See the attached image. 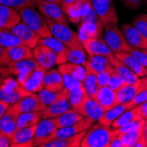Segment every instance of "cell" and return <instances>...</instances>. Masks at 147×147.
I'll return each mask as SVG.
<instances>
[{
  "label": "cell",
  "mask_w": 147,
  "mask_h": 147,
  "mask_svg": "<svg viewBox=\"0 0 147 147\" xmlns=\"http://www.w3.org/2000/svg\"><path fill=\"white\" fill-rule=\"evenodd\" d=\"M120 134V129L100 123L93 124L81 141V147H109L112 140Z\"/></svg>",
  "instance_id": "obj_1"
},
{
  "label": "cell",
  "mask_w": 147,
  "mask_h": 147,
  "mask_svg": "<svg viewBox=\"0 0 147 147\" xmlns=\"http://www.w3.org/2000/svg\"><path fill=\"white\" fill-rule=\"evenodd\" d=\"M84 12L80 17V24L78 26V35L81 41L91 37H101L104 33V25L92 8L90 1L83 5Z\"/></svg>",
  "instance_id": "obj_2"
},
{
  "label": "cell",
  "mask_w": 147,
  "mask_h": 147,
  "mask_svg": "<svg viewBox=\"0 0 147 147\" xmlns=\"http://www.w3.org/2000/svg\"><path fill=\"white\" fill-rule=\"evenodd\" d=\"M52 36L63 42L71 50H86L78 33L71 29L68 26L47 19Z\"/></svg>",
  "instance_id": "obj_3"
},
{
  "label": "cell",
  "mask_w": 147,
  "mask_h": 147,
  "mask_svg": "<svg viewBox=\"0 0 147 147\" xmlns=\"http://www.w3.org/2000/svg\"><path fill=\"white\" fill-rule=\"evenodd\" d=\"M21 16L22 22L28 25L34 32H36L41 38L51 37L49 26L47 19L39 11L34 8H25L19 11Z\"/></svg>",
  "instance_id": "obj_4"
},
{
  "label": "cell",
  "mask_w": 147,
  "mask_h": 147,
  "mask_svg": "<svg viewBox=\"0 0 147 147\" xmlns=\"http://www.w3.org/2000/svg\"><path fill=\"white\" fill-rule=\"evenodd\" d=\"M104 41L109 45L111 50L115 52H129L130 45L127 42L123 32L119 29L117 23H109L104 26Z\"/></svg>",
  "instance_id": "obj_5"
},
{
  "label": "cell",
  "mask_w": 147,
  "mask_h": 147,
  "mask_svg": "<svg viewBox=\"0 0 147 147\" xmlns=\"http://www.w3.org/2000/svg\"><path fill=\"white\" fill-rule=\"evenodd\" d=\"M32 94L26 91L17 81V79L9 77L0 86V100L8 102L10 105L19 102L21 99Z\"/></svg>",
  "instance_id": "obj_6"
},
{
  "label": "cell",
  "mask_w": 147,
  "mask_h": 147,
  "mask_svg": "<svg viewBox=\"0 0 147 147\" xmlns=\"http://www.w3.org/2000/svg\"><path fill=\"white\" fill-rule=\"evenodd\" d=\"M57 129L53 119H42L37 125L34 138V146L44 147L48 143L57 138Z\"/></svg>",
  "instance_id": "obj_7"
},
{
  "label": "cell",
  "mask_w": 147,
  "mask_h": 147,
  "mask_svg": "<svg viewBox=\"0 0 147 147\" xmlns=\"http://www.w3.org/2000/svg\"><path fill=\"white\" fill-rule=\"evenodd\" d=\"M46 71L47 70L41 66L31 72L17 76L16 79L18 83L26 91L35 93L44 89V76Z\"/></svg>",
  "instance_id": "obj_8"
},
{
  "label": "cell",
  "mask_w": 147,
  "mask_h": 147,
  "mask_svg": "<svg viewBox=\"0 0 147 147\" xmlns=\"http://www.w3.org/2000/svg\"><path fill=\"white\" fill-rule=\"evenodd\" d=\"M92 8L101 20L103 25L118 23V15L114 0H89Z\"/></svg>",
  "instance_id": "obj_9"
},
{
  "label": "cell",
  "mask_w": 147,
  "mask_h": 147,
  "mask_svg": "<svg viewBox=\"0 0 147 147\" xmlns=\"http://www.w3.org/2000/svg\"><path fill=\"white\" fill-rule=\"evenodd\" d=\"M20 111L16 103L11 104L9 108L0 119V131L5 134L9 139L18 129L17 122L18 117L20 115Z\"/></svg>",
  "instance_id": "obj_10"
},
{
  "label": "cell",
  "mask_w": 147,
  "mask_h": 147,
  "mask_svg": "<svg viewBox=\"0 0 147 147\" xmlns=\"http://www.w3.org/2000/svg\"><path fill=\"white\" fill-rule=\"evenodd\" d=\"M36 7L42 14L49 20H54L68 26V20L60 4L48 2L45 0H37Z\"/></svg>",
  "instance_id": "obj_11"
},
{
  "label": "cell",
  "mask_w": 147,
  "mask_h": 147,
  "mask_svg": "<svg viewBox=\"0 0 147 147\" xmlns=\"http://www.w3.org/2000/svg\"><path fill=\"white\" fill-rule=\"evenodd\" d=\"M82 44L88 56H104L110 57L114 52L101 37H91L82 40Z\"/></svg>",
  "instance_id": "obj_12"
},
{
  "label": "cell",
  "mask_w": 147,
  "mask_h": 147,
  "mask_svg": "<svg viewBox=\"0 0 147 147\" xmlns=\"http://www.w3.org/2000/svg\"><path fill=\"white\" fill-rule=\"evenodd\" d=\"M33 57L45 70L52 69L57 64V56L49 47L38 44L32 49Z\"/></svg>",
  "instance_id": "obj_13"
},
{
  "label": "cell",
  "mask_w": 147,
  "mask_h": 147,
  "mask_svg": "<svg viewBox=\"0 0 147 147\" xmlns=\"http://www.w3.org/2000/svg\"><path fill=\"white\" fill-rule=\"evenodd\" d=\"M37 125L18 129L10 139L11 147H32Z\"/></svg>",
  "instance_id": "obj_14"
},
{
  "label": "cell",
  "mask_w": 147,
  "mask_h": 147,
  "mask_svg": "<svg viewBox=\"0 0 147 147\" xmlns=\"http://www.w3.org/2000/svg\"><path fill=\"white\" fill-rule=\"evenodd\" d=\"M38 44H43L49 47L55 52L57 56V64L60 65L62 63L69 62V56L71 53V49L66 47L63 42L58 41L55 37H47L41 38Z\"/></svg>",
  "instance_id": "obj_15"
},
{
  "label": "cell",
  "mask_w": 147,
  "mask_h": 147,
  "mask_svg": "<svg viewBox=\"0 0 147 147\" xmlns=\"http://www.w3.org/2000/svg\"><path fill=\"white\" fill-rule=\"evenodd\" d=\"M11 31L20 39L23 44L28 46L31 49L36 47L39 43L40 39H41V36L22 21L15 26L11 29Z\"/></svg>",
  "instance_id": "obj_16"
},
{
  "label": "cell",
  "mask_w": 147,
  "mask_h": 147,
  "mask_svg": "<svg viewBox=\"0 0 147 147\" xmlns=\"http://www.w3.org/2000/svg\"><path fill=\"white\" fill-rule=\"evenodd\" d=\"M21 21L19 11L0 4V28L11 30Z\"/></svg>",
  "instance_id": "obj_17"
},
{
  "label": "cell",
  "mask_w": 147,
  "mask_h": 147,
  "mask_svg": "<svg viewBox=\"0 0 147 147\" xmlns=\"http://www.w3.org/2000/svg\"><path fill=\"white\" fill-rule=\"evenodd\" d=\"M141 91H143L141 78H139L134 84L123 85L121 88L116 91L117 105L132 100Z\"/></svg>",
  "instance_id": "obj_18"
},
{
  "label": "cell",
  "mask_w": 147,
  "mask_h": 147,
  "mask_svg": "<svg viewBox=\"0 0 147 147\" xmlns=\"http://www.w3.org/2000/svg\"><path fill=\"white\" fill-rule=\"evenodd\" d=\"M114 54L120 61H122L127 67H129L133 72H135L139 78H144L147 76V68L129 52L120 51L115 52Z\"/></svg>",
  "instance_id": "obj_19"
},
{
  "label": "cell",
  "mask_w": 147,
  "mask_h": 147,
  "mask_svg": "<svg viewBox=\"0 0 147 147\" xmlns=\"http://www.w3.org/2000/svg\"><path fill=\"white\" fill-rule=\"evenodd\" d=\"M122 29L127 42L131 47L140 49L147 48V38H145L132 24H123Z\"/></svg>",
  "instance_id": "obj_20"
},
{
  "label": "cell",
  "mask_w": 147,
  "mask_h": 147,
  "mask_svg": "<svg viewBox=\"0 0 147 147\" xmlns=\"http://www.w3.org/2000/svg\"><path fill=\"white\" fill-rule=\"evenodd\" d=\"M84 66L86 69H90L95 73L100 72H113L114 66L109 61V57L104 56H87V60Z\"/></svg>",
  "instance_id": "obj_21"
},
{
  "label": "cell",
  "mask_w": 147,
  "mask_h": 147,
  "mask_svg": "<svg viewBox=\"0 0 147 147\" xmlns=\"http://www.w3.org/2000/svg\"><path fill=\"white\" fill-rule=\"evenodd\" d=\"M58 71L61 72L63 78H70L82 83L85 79L86 72V67L84 65L71 62L60 64L58 66Z\"/></svg>",
  "instance_id": "obj_22"
},
{
  "label": "cell",
  "mask_w": 147,
  "mask_h": 147,
  "mask_svg": "<svg viewBox=\"0 0 147 147\" xmlns=\"http://www.w3.org/2000/svg\"><path fill=\"white\" fill-rule=\"evenodd\" d=\"M94 121L90 118L84 117L82 120H80L79 122L67 126L60 128L57 129V138H69L71 136H74L78 133H80L82 131H87L92 125Z\"/></svg>",
  "instance_id": "obj_23"
},
{
  "label": "cell",
  "mask_w": 147,
  "mask_h": 147,
  "mask_svg": "<svg viewBox=\"0 0 147 147\" xmlns=\"http://www.w3.org/2000/svg\"><path fill=\"white\" fill-rule=\"evenodd\" d=\"M71 108V106L69 101V96L62 98L48 106L43 111H42V119H53L58 117Z\"/></svg>",
  "instance_id": "obj_24"
},
{
  "label": "cell",
  "mask_w": 147,
  "mask_h": 147,
  "mask_svg": "<svg viewBox=\"0 0 147 147\" xmlns=\"http://www.w3.org/2000/svg\"><path fill=\"white\" fill-rule=\"evenodd\" d=\"M16 104L18 106L20 113L40 112V111H43L47 108V106L43 104L41 101V100L39 99L37 92L32 93V94L28 96H26Z\"/></svg>",
  "instance_id": "obj_25"
},
{
  "label": "cell",
  "mask_w": 147,
  "mask_h": 147,
  "mask_svg": "<svg viewBox=\"0 0 147 147\" xmlns=\"http://www.w3.org/2000/svg\"><path fill=\"white\" fill-rule=\"evenodd\" d=\"M44 88L50 92H61L64 88L63 79L58 69H49L44 76Z\"/></svg>",
  "instance_id": "obj_26"
},
{
  "label": "cell",
  "mask_w": 147,
  "mask_h": 147,
  "mask_svg": "<svg viewBox=\"0 0 147 147\" xmlns=\"http://www.w3.org/2000/svg\"><path fill=\"white\" fill-rule=\"evenodd\" d=\"M104 112L105 109L102 108V106L96 100L89 97L82 107L81 110L79 111V114L84 117L93 120L94 122H98Z\"/></svg>",
  "instance_id": "obj_27"
},
{
  "label": "cell",
  "mask_w": 147,
  "mask_h": 147,
  "mask_svg": "<svg viewBox=\"0 0 147 147\" xmlns=\"http://www.w3.org/2000/svg\"><path fill=\"white\" fill-rule=\"evenodd\" d=\"M109 59L111 62L112 65L114 66L115 71L123 79L125 84H134L139 78V77L135 72H133L122 61H120L115 56V54L110 57H109Z\"/></svg>",
  "instance_id": "obj_28"
},
{
  "label": "cell",
  "mask_w": 147,
  "mask_h": 147,
  "mask_svg": "<svg viewBox=\"0 0 147 147\" xmlns=\"http://www.w3.org/2000/svg\"><path fill=\"white\" fill-rule=\"evenodd\" d=\"M105 109V111L111 109L117 106L116 103V91L109 87V86H101L96 95L95 99Z\"/></svg>",
  "instance_id": "obj_29"
},
{
  "label": "cell",
  "mask_w": 147,
  "mask_h": 147,
  "mask_svg": "<svg viewBox=\"0 0 147 147\" xmlns=\"http://www.w3.org/2000/svg\"><path fill=\"white\" fill-rule=\"evenodd\" d=\"M9 69L12 74V76H19L20 74H25L31 72L39 67H41V65L38 63V62L34 58H28L18 62H12L9 66Z\"/></svg>",
  "instance_id": "obj_30"
},
{
  "label": "cell",
  "mask_w": 147,
  "mask_h": 147,
  "mask_svg": "<svg viewBox=\"0 0 147 147\" xmlns=\"http://www.w3.org/2000/svg\"><path fill=\"white\" fill-rule=\"evenodd\" d=\"M133 109V108H132V106L129 101L126 102V103L119 104V105L114 107V108H112L111 109L105 111L104 114L102 115V116L100 118L98 123H100L103 125L111 126L115 120H116L123 112H125L129 109Z\"/></svg>",
  "instance_id": "obj_31"
},
{
  "label": "cell",
  "mask_w": 147,
  "mask_h": 147,
  "mask_svg": "<svg viewBox=\"0 0 147 147\" xmlns=\"http://www.w3.org/2000/svg\"><path fill=\"white\" fill-rule=\"evenodd\" d=\"M89 97L90 96L88 95L83 84L78 88L69 91V101L71 103V109L78 114Z\"/></svg>",
  "instance_id": "obj_32"
},
{
  "label": "cell",
  "mask_w": 147,
  "mask_h": 147,
  "mask_svg": "<svg viewBox=\"0 0 147 147\" xmlns=\"http://www.w3.org/2000/svg\"><path fill=\"white\" fill-rule=\"evenodd\" d=\"M86 132L87 131H82L69 138H56L45 144L44 147H79Z\"/></svg>",
  "instance_id": "obj_33"
},
{
  "label": "cell",
  "mask_w": 147,
  "mask_h": 147,
  "mask_svg": "<svg viewBox=\"0 0 147 147\" xmlns=\"http://www.w3.org/2000/svg\"><path fill=\"white\" fill-rule=\"evenodd\" d=\"M142 118H143V116L141 115L140 109L138 106L131 109H129V110L123 112L116 120H115L111 126L115 129H118V128L124 126L131 122L138 121V120H140Z\"/></svg>",
  "instance_id": "obj_34"
},
{
  "label": "cell",
  "mask_w": 147,
  "mask_h": 147,
  "mask_svg": "<svg viewBox=\"0 0 147 147\" xmlns=\"http://www.w3.org/2000/svg\"><path fill=\"white\" fill-rule=\"evenodd\" d=\"M83 118H84L83 115L76 112L74 109H70L69 110H67L65 113L61 115L60 116L53 118V122H54V123L56 124L57 129H60V128L72 125V124L79 122L80 120H82Z\"/></svg>",
  "instance_id": "obj_35"
},
{
  "label": "cell",
  "mask_w": 147,
  "mask_h": 147,
  "mask_svg": "<svg viewBox=\"0 0 147 147\" xmlns=\"http://www.w3.org/2000/svg\"><path fill=\"white\" fill-rule=\"evenodd\" d=\"M86 77L83 81L84 87L86 88L88 95L92 98V99H96V95L100 88V86L99 84L97 75L94 71H92L90 69H86Z\"/></svg>",
  "instance_id": "obj_36"
},
{
  "label": "cell",
  "mask_w": 147,
  "mask_h": 147,
  "mask_svg": "<svg viewBox=\"0 0 147 147\" xmlns=\"http://www.w3.org/2000/svg\"><path fill=\"white\" fill-rule=\"evenodd\" d=\"M8 54L12 62H18L33 57L32 49L25 44H19L7 49Z\"/></svg>",
  "instance_id": "obj_37"
},
{
  "label": "cell",
  "mask_w": 147,
  "mask_h": 147,
  "mask_svg": "<svg viewBox=\"0 0 147 147\" xmlns=\"http://www.w3.org/2000/svg\"><path fill=\"white\" fill-rule=\"evenodd\" d=\"M39 99L41 100V101L45 104L47 107L53 104L54 102L57 101L58 100L64 98V97H68L69 96V90L67 88H63L61 92H50L46 90L45 88L42 89V91H40L37 92Z\"/></svg>",
  "instance_id": "obj_38"
},
{
  "label": "cell",
  "mask_w": 147,
  "mask_h": 147,
  "mask_svg": "<svg viewBox=\"0 0 147 147\" xmlns=\"http://www.w3.org/2000/svg\"><path fill=\"white\" fill-rule=\"evenodd\" d=\"M42 120V111L40 112H25L21 113L18 117L17 128L22 129L31 127L39 123Z\"/></svg>",
  "instance_id": "obj_39"
},
{
  "label": "cell",
  "mask_w": 147,
  "mask_h": 147,
  "mask_svg": "<svg viewBox=\"0 0 147 147\" xmlns=\"http://www.w3.org/2000/svg\"><path fill=\"white\" fill-rule=\"evenodd\" d=\"M0 44L8 49L19 44H22L20 39L10 29L0 28Z\"/></svg>",
  "instance_id": "obj_40"
},
{
  "label": "cell",
  "mask_w": 147,
  "mask_h": 147,
  "mask_svg": "<svg viewBox=\"0 0 147 147\" xmlns=\"http://www.w3.org/2000/svg\"><path fill=\"white\" fill-rule=\"evenodd\" d=\"M144 135V129H142L134 131L121 132L117 137L123 143L125 147H132L133 144Z\"/></svg>",
  "instance_id": "obj_41"
},
{
  "label": "cell",
  "mask_w": 147,
  "mask_h": 147,
  "mask_svg": "<svg viewBox=\"0 0 147 147\" xmlns=\"http://www.w3.org/2000/svg\"><path fill=\"white\" fill-rule=\"evenodd\" d=\"M37 0H0V4L11 7L17 11L25 8H35Z\"/></svg>",
  "instance_id": "obj_42"
},
{
  "label": "cell",
  "mask_w": 147,
  "mask_h": 147,
  "mask_svg": "<svg viewBox=\"0 0 147 147\" xmlns=\"http://www.w3.org/2000/svg\"><path fill=\"white\" fill-rule=\"evenodd\" d=\"M135 28L145 37L147 38V14H138L135 17L134 20L131 23Z\"/></svg>",
  "instance_id": "obj_43"
},
{
  "label": "cell",
  "mask_w": 147,
  "mask_h": 147,
  "mask_svg": "<svg viewBox=\"0 0 147 147\" xmlns=\"http://www.w3.org/2000/svg\"><path fill=\"white\" fill-rule=\"evenodd\" d=\"M87 56L86 50H71L69 62L84 65L87 60Z\"/></svg>",
  "instance_id": "obj_44"
},
{
  "label": "cell",
  "mask_w": 147,
  "mask_h": 147,
  "mask_svg": "<svg viewBox=\"0 0 147 147\" xmlns=\"http://www.w3.org/2000/svg\"><path fill=\"white\" fill-rule=\"evenodd\" d=\"M61 6L65 14L70 16L73 10L83 6V5L81 3V0H62Z\"/></svg>",
  "instance_id": "obj_45"
},
{
  "label": "cell",
  "mask_w": 147,
  "mask_h": 147,
  "mask_svg": "<svg viewBox=\"0 0 147 147\" xmlns=\"http://www.w3.org/2000/svg\"><path fill=\"white\" fill-rule=\"evenodd\" d=\"M129 52L147 68V48L140 49V48H134L130 46Z\"/></svg>",
  "instance_id": "obj_46"
},
{
  "label": "cell",
  "mask_w": 147,
  "mask_h": 147,
  "mask_svg": "<svg viewBox=\"0 0 147 147\" xmlns=\"http://www.w3.org/2000/svg\"><path fill=\"white\" fill-rule=\"evenodd\" d=\"M144 124H145V119L142 118L138 121L131 122L124 126H122L118 128L120 129V133L121 132H129V131H134V130H138L144 129Z\"/></svg>",
  "instance_id": "obj_47"
},
{
  "label": "cell",
  "mask_w": 147,
  "mask_h": 147,
  "mask_svg": "<svg viewBox=\"0 0 147 147\" xmlns=\"http://www.w3.org/2000/svg\"><path fill=\"white\" fill-rule=\"evenodd\" d=\"M123 85H125V82L123 79L118 75V73L115 71V70L111 73L110 79L109 82V86L114 89L115 91H117L118 89L121 88Z\"/></svg>",
  "instance_id": "obj_48"
},
{
  "label": "cell",
  "mask_w": 147,
  "mask_h": 147,
  "mask_svg": "<svg viewBox=\"0 0 147 147\" xmlns=\"http://www.w3.org/2000/svg\"><path fill=\"white\" fill-rule=\"evenodd\" d=\"M11 60L8 54L7 49L0 44V66H9Z\"/></svg>",
  "instance_id": "obj_49"
},
{
  "label": "cell",
  "mask_w": 147,
  "mask_h": 147,
  "mask_svg": "<svg viewBox=\"0 0 147 147\" xmlns=\"http://www.w3.org/2000/svg\"><path fill=\"white\" fill-rule=\"evenodd\" d=\"M145 101H147V89L141 91L138 94L129 102L132 106V108H135V107H138Z\"/></svg>",
  "instance_id": "obj_50"
},
{
  "label": "cell",
  "mask_w": 147,
  "mask_h": 147,
  "mask_svg": "<svg viewBox=\"0 0 147 147\" xmlns=\"http://www.w3.org/2000/svg\"><path fill=\"white\" fill-rule=\"evenodd\" d=\"M112 72H109V71H105V72H100V73H96L97 75V78L99 84L101 86H109V82L110 79V75Z\"/></svg>",
  "instance_id": "obj_51"
},
{
  "label": "cell",
  "mask_w": 147,
  "mask_h": 147,
  "mask_svg": "<svg viewBox=\"0 0 147 147\" xmlns=\"http://www.w3.org/2000/svg\"><path fill=\"white\" fill-rule=\"evenodd\" d=\"M9 77H12V74L8 66H0V86L5 83Z\"/></svg>",
  "instance_id": "obj_52"
},
{
  "label": "cell",
  "mask_w": 147,
  "mask_h": 147,
  "mask_svg": "<svg viewBox=\"0 0 147 147\" xmlns=\"http://www.w3.org/2000/svg\"><path fill=\"white\" fill-rule=\"evenodd\" d=\"M124 6L130 10H137L143 0H121Z\"/></svg>",
  "instance_id": "obj_53"
},
{
  "label": "cell",
  "mask_w": 147,
  "mask_h": 147,
  "mask_svg": "<svg viewBox=\"0 0 147 147\" xmlns=\"http://www.w3.org/2000/svg\"><path fill=\"white\" fill-rule=\"evenodd\" d=\"M11 146L10 139L0 131V147H9Z\"/></svg>",
  "instance_id": "obj_54"
},
{
  "label": "cell",
  "mask_w": 147,
  "mask_h": 147,
  "mask_svg": "<svg viewBox=\"0 0 147 147\" xmlns=\"http://www.w3.org/2000/svg\"><path fill=\"white\" fill-rule=\"evenodd\" d=\"M10 104L3 100H0V119L3 116V115L5 113V111L7 110V109L9 108Z\"/></svg>",
  "instance_id": "obj_55"
},
{
  "label": "cell",
  "mask_w": 147,
  "mask_h": 147,
  "mask_svg": "<svg viewBox=\"0 0 147 147\" xmlns=\"http://www.w3.org/2000/svg\"><path fill=\"white\" fill-rule=\"evenodd\" d=\"M132 147H147V141L145 138V136H142L134 144H133Z\"/></svg>",
  "instance_id": "obj_56"
},
{
  "label": "cell",
  "mask_w": 147,
  "mask_h": 147,
  "mask_svg": "<svg viewBox=\"0 0 147 147\" xmlns=\"http://www.w3.org/2000/svg\"><path fill=\"white\" fill-rule=\"evenodd\" d=\"M138 108L140 109V112H141V115H142L143 118L147 120V101L140 104L138 106Z\"/></svg>",
  "instance_id": "obj_57"
},
{
  "label": "cell",
  "mask_w": 147,
  "mask_h": 147,
  "mask_svg": "<svg viewBox=\"0 0 147 147\" xmlns=\"http://www.w3.org/2000/svg\"><path fill=\"white\" fill-rule=\"evenodd\" d=\"M109 147H125V146H124L123 143L118 138V137H116L112 140Z\"/></svg>",
  "instance_id": "obj_58"
},
{
  "label": "cell",
  "mask_w": 147,
  "mask_h": 147,
  "mask_svg": "<svg viewBox=\"0 0 147 147\" xmlns=\"http://www.w3.org/2000/svg\"><path fill=\"white\" fill-rule=\"evenodd\" d=\"M144 136L147 141V120H145V124H144Z\"/></svg>",
  "instance_id": "obj_59"
},
{
  "label": "cell",
  "mask_w": 147,
  "mask_h": 147,
  "mask_svg": "<svg viewBox=\"0 0 147 147\" xmlns=\"http://www.w3.org/2000/svg\"><path fill=\"white\" fill-rule=\"evenodd\" d=\"M45 1H48V2H53V3H57V4H60V5H61L62 0H45Z\"/></svg>",
  "instance_id": "obj_60"
},
{
  "label": "cell",
  "mask_w": 147,
  "mask_h": 147,
  "mask_svg": "<svg viewBox=\"0 0 147 147\" xmlns=\"http://www.w3.org/2000/svg\"><path fill=\"white\" fill-rule=\"evenodd\" d=\"M87 1H89V0H81V3H82V5H85Z\"/></svg>",
  "instance_id": "obj_61"
},
{
  "label": "cell",
  "mask_w": 147,
  "mask_h": 147,
  "mask_svg": "<svg viewBox=\"0 0 147 147\" xmlns=\"http://www.w3.org/2000/svg\"><path fill=\"white\" fill-rule=\"evenodd\" d=\"M144 2H145V5H146V7H147V0H144Z\"/></svg>",
  "instance_id": "obj_62"
}]
</instances>
